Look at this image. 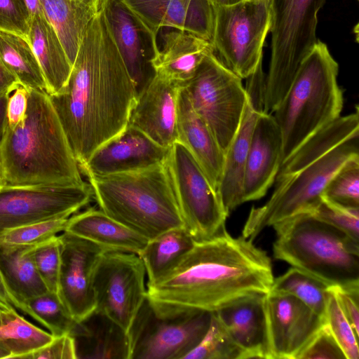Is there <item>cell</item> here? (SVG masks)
Returning a JSON list of instances; mask_svg holds the SVG:
<instances>
[{
	"mask_svg": "<svg viewBox=\"0 0 359 359\" xmlns=\"http://www.w3.org/2000/svg\"><path fill=\"white\" fill-rule=\"evenodd\" d=\"M48 95L80 170L97 148L127 126L136 91L100 0L67 82Z\"/></svg>",
	"mask_w": 359,
	"mask_h": 359,
	"instance_id": "6da1fadb",
	"label": "cell"
},
{
	"mask_svg": "<svg viewBox=\"0 0 359 359\" xmlns=\"http://www.w3.org/2000/svg\"><path fill=\"white\" fill-rule=\"evenodd\" d=\"M271 260L243 236L226 228L192 248L162 278L147 283V297L161 313L215 311L239 299L266 294L273 282Z\"/></svg>",
	"mask_w": 359,
	"mask_h": 359,
	"instance_id": "7a4b0ae2",
	"label": "cell"
},
{
	"mask_svg": "<svg viewBox=\"0 0 359 359\" xmlns=\"http://www.w3.org/2000/svg\"><path fill=\"white\" fill-rule=\"evenodd\" d=\"M0 166L6 185H69L84 182L48 94L28 89L24 118L6 126L0 140Z\"/></svg>",
	"mask_w": 359,
	"mask_h": 359,
	"instance_id": "3957f363",
	"label": "cell"
},
{
	"mask_svg": "<svg viewBox=\"0 0 359 359\" xmlns=\"http://www.w3.org/2000/svg\"><path fill=\"white\" fill-rule=\"evenodd\" d=\"M87 177L100 209L148 241L184 227L165 164Z\"/></svg>",
	"mask_w": 359,
	"mask_h": 359,
	"instance_id": "277c9868",
	"label": "cell"
},
{
	"mask_svg": "<svg viewBox=\"0 0 359 359\" xmlns=\"http://www.w3.org/2000/svg\"><path fill=\"white\" fill-rule=\"evenodd\" d=\"M338 72L327 46L318 40L272 114L282 137L281 164L310 136L341 116Z\"/></svg>",
	"mask_w": 359,
	"mask_h": 359,
	"instance_id": "5b68a950",
	"label": "cell"
},
{
	"mask_svg": "<svg viewBox=\"0 0 359 359\" xmlns=\"http://www.w3.org/2000/svg\"><path fill=\"white\" fill-rule=\"evenodd\" d=\"M273 256L329 286L359 287V242L302 213L272 226Z\"/></svg>",
	"mask_w": 359,
	"mask_h": 359,
	"instance_id": "8992f818",
	"label": "cell"
},
{
	"mask_svg": "<svg viewBox=\"0 0 359 359\" xmlns=\"http://www.w3.org/2000/svg\"><path fill=\"white\" fill-rule=\"evenodd\" d=\"M326 0H270L271 57L263 111L272 114L318 39V14Z\"/></svg>",
	"mask_w": 359,
	"mask_h": 359,
	"instance_id": "52a82bcc",
	"label": "cell"
},
{
	"mask_svg": "<svg viewBox=\"0 0 359 359\" xmlns=\"http://www.w3.org/2000/svg\"><path fill=\"white\" fill-rule=\"evenodd\" d=\"M355 158H359V135L344 141L296 173L276 182L269 201L261 207L251 208L242 236L253 241L266 227L299 214L310 213L334 174Z\"/></svg>",
	"mask_w": 359,
	"mask_h": 359,
	"instance_id": "ba28073f",
	"label": "cell"
},
{
	"mask_svg": "<svg viewBox=\"0 0 359 359\" xmlns=\"http://www.w3.org/2000/svg\"><path fill=\"white\" fill-rule=\"evenodd\" d=\"M182 87L225 154L241 123L248 101L242 79L209 53Z\"/></svg>",
	"mask_w": 359,
	"mask_h": 359,
	"instance_id": "9c48e42d",
	"label": "cell"
},
{
	"mask_svg": "<svg viewBox=\"0 0 359 359\" xmlns=\"http://www.w3.org/2000/svg\"><path fill=\"white\" fill-rule=\"evenodd\" d=\"M211 312H157L147 297L128 330L129 359H184L201 341Z\"/></svg>",
	"mask_w": 359,
	"mask_h": 359,
	"instance_id": "30bf717a",
	"label": "cell"
},
{
	"mask_svg": "<svg viewBox=\"0 0 359 359\" xmlns=\"http://www.w3.org/2000/svg\"><path fill=\"white\" fill-rule=\"evenodd\" d=\"M215 8L214 51L231 71L247 79L263 60L271 27L270 0H243Z\"/></svg>",
	"mask_w": 359,
	"mask_h": 359,
	"instance_id": "8fae6325",
	"label": "cell"
},
{
	"mask_svg": "<svg viewBox=\"0 0 359 359\" xmlns=\"http://www.w3.org/2000/svg\"><path fill=\"white\" fill-rule=\"evenodd\" d=\"M184 228L195 241L225 229L228 217L217 191L190 151L180 142L170 147L165 163Z\"/></svg>",
	"mask_w": 359,
	"mask_h": 359,
	"instance_id": "7c38bea8",
	"label": "cell"
},
{
	"mask_svg": "<svg viewBox=\"0 0 359 359\" xmlns=\"http://www.w3.org/2000/svg\"><path fill=\"white\" fill-rule=\"evenodd\" d=\"M85 182L69 185L0 187V238L7 231L57 218H69L91 200Z\"/></svg>",
	"mask_w": 359,
	"mask_h": 359,
	"instance_id": "4fadbf2b",
	"label": "cell"
},
{
	"mask_svg": "<svg viewBox=\"0 0 359 359\" xmlns=\"http://www.w3.org/2000/svg\"><path fill=\"white\" fill-rule=\"evenodd\" d=\"M145 276V267L137 254L105 252L94 272L95 309L128 332L146 297Z\"/></svg>",
	"mask_w": 359,
	"mask_h": 359,
	"instance_id": "5bb4252c",
	"label": "cell"
},
{
	"mask_svg": "<svg viewBox=\"0 0 359 359\" xmlns=\"http://www.w3.org/2000/svg\"><path fill=\"white\" fill-rule=\"evenodd\" d=\"M269 359H297L325 324L295 297L269 291L264 296Z\"/></svg>",
	"mask_w": 359,
	"mask_h": 359,
	"instance_id": "9a60e30c",
	"label": "cell"
},
{
	"mask_svg": "<svg viewBox=\"0 0 359 359\" xmlns=\"http://www.w3.org/2000/svg\"><path fill=\"white\" fill-rule=\"evenodd\" d=\"M59 238L57 294L74 319L80 322L95 309L94 272L102 255L109 250L66 231Z\"/></svg>",
	"mask_w": 359,
	"mask_h": 359,
	"instance_id": "2e32d148",
	"label": "cell"
},
{
	"mask_svg": "<svg viewBox=\"0 0 359 359\" xmlns=\"http://www.w3.org/2000/svg\"><path fill=\"white\" fill-rule=\"evenodd\" d=\"M100 5L137 97L156 75L151 60L158 46L122 0H100Z\"/></svg>",
	"mask_w": 359,
	"mask_h": 359,
	"instance_id": "e0dca14e",
	"label": "cell"
},
{
	"mask_svg": "<svg viewBox=\"0 0 359 359\" xmlns=\"http://www.w3.org/2000/svg\"><path fill=\"white\" fill-rule=\"evenodd\" d=\"M169 149L128 124L120 134L97 148L81 171L86 176L108 175L164 165Z\"/></svg>",
	"mask_w": 359,
	"mask_h": 359,
	"instance_id": "ac0fdd59",
	"label": "cell"
},
{
	"mask_svg": "<svg viewBox=\"0 0 359 359\" xmlns=\"http://www.w3.org/2000/svg\"><path fill=\"white\" fill-rule=\"evenodd\" d=\"M157 45L163 28H174L212 41L215 6L209 0H122Z\"/></svg>",
	"mask_w": 359,
	"mask_h": 359,
	"instance_id": "d6986e66",
	"label": "cell"
},
{
	"mask_svg": "<svg viewBox=\"0 0 359 359\" xmlns=\"http://www.w3.org/2000/svg\"><path fill=\"white\" fill-rule=\"evenodd\" d=\"M182 86L157 74L136 97L128 123L164 148L177 141V102Z\"/></svg>",
	"mask_w": 359,
	"mask_h": 359,
	"instance_id": "ffe728a7",
	"label": "cell"
},
{
	"mask_svg": "<svg viewBox=\"0 0 359 359\" xmlns=\"http://www.w3.org/2000/svg\"><path fill=\"white\" fill-rule=\"evenodd\" d=\"M282 137L273 114L260 111L252 133L245 163L243 202L262 198L281 165Z\"/></svg>",
	"mask_w": 359,
	"mask_h": 359,
	"instance_id": "44dd1931",
	"label": "cell"
},
{
	"mask_svg": "<svg viewBox=\"0 0 359 359\" xmlns=\"http://www.w3.org/2000/svg\"><path fill=\"white\" fill-rule=\"evenodd\" d=\"M265 294L247 296L213 311L241 350L242 359H269Z\"/></svg>",
	"mask_w": 359,
	"mask_h": 359,
	"instance_id": "7402d4cb",
	"label": "cell"
},
{
	"mask_svg": "<svg viewBox=\"0 0 359 359\" xmlns=\"http://www.w3.org/2000/svg\"><path fill=\"white\" fill-rule=\"evenodd\" d=\"M177 141L190 151L217 192L224 154L208 125L193 108L182 86L178 95Z\"/></svg>",
	"mask_w": 359,
	"mask_h": 359,
	"instance_id": "603a6c76",
	"label": "cell"
},
{
	"mask_svg": "<svg viewBox=\"0 0 359 359\" xmlns=\"http://www.w3.org/2000/svg\"><path fill=\"white\" fill-rule=\"evenodd\" d=\"M151 60L156 74L182 86L192 78L204 57L214 51L211 42L189 32L167 28ZM215 52V51H214Z\"/></svg>",
	"mask_w": 359,
	"mask_h": 359,
	"instance_id": "cb8c5ba5",
	"label": "cell"
},
{
	"mask_svg": "<svg viewBox=\"0 0 359 359\" xmlns=\"http://www.w3.org/2000/svg\"><path fill=\"white\" fill-rule=\"evenodd\" d=\"M260 111H263L262 101L248 95L241 123L224 154L217 194L228 216L243 203V187L245 163L252 133Z\"/></svg>",
	"mask_w": 359,
	"mask_h": 359,
	"instance_id": "d4e9b609",
	"label": "cell"
},
{
	"mask_svg": "<svg viewBox=\"0 0 359 359\" xmlns=\"http://www.w3.org/2000/svg\"><path fill=\"white\" fill-rule=\"evenodd\" d=\"M70 335L74 340L76 359H129L128 332L96 309L78 322Z\"/></svg>",
	"mask_w": 359,
	"mask_h": 359,
	"instance_id": "484cf974",
	"label": "cell"
},
{
	"mask_svg": "<svg viewBox=\"0 0 359 359\" xmlns=\"http://www.w3.org/2000/svg\"><path fill=\"white\" fill-rule=\"evenodd\" d=\"M34 248L0 241V275L13 306L22 311L28 299L48 291L35 265Z\"/></svg>",
	"mask_w": 359,
	"mask_h": 359,
	"instance_id": "4316f807",
	"label": "cell"
},
{
	"mask_svg": "<svg viewBox=\"0 0 359 359\" xmlns=\"http://www.w3.org/2000/svg\"><path fill=\"white\" fill-rule=\"evenodd\" d=\"M74 235L111 251L137 254L148 240L109 217L100 209L90 208L69 217L65 228Z\"/></svg>",
	"mask_w": 359,
	"mask_h": 359,
	"instance_id": "83f0119b",
	"label": "cell"
},
{
	"mask_svg": "<svg viewBox=\"0 0 359 359\" xmlns=\"http://www.w3.org/2000/svg\"><path fill=\"white\" fill-rule=\"evenodd\" d=\"M357 135H359L358 107L355 112L341 115L305 140L280 165L275 182L292 175L344 141Z\"/></svg>",
	"mask_w": 359,
	"mask_h": 359,
	"instance_id": "f1b7e54d",
	"label": "cell"
},
{
	"mask_svg": "<svg viewBox=\"0 0 359 359\" xmlns=\"http://www.w3.org/2000/svg\"><path fill=\"white\" fill-rule=\"evenodd\" d=\"M29 41L44 76L46 92L57 93L67 82L72 65L55 30L43 15L30 20Z\"/></svg>",
	"mask_w": 359,
	"mask_h": 359,
	"instance_id": "f546056e",
	"label": "cell"
},
{
	"mask_svg": "<svg viewBox=\"0 0 359 359\" xmlns=\"http://www.w3.org/2000/svg\"><path fill=\"white\" fill-rule=\"evenodd\" d=\"M73 65L83 33L99 8V0H39Z\"/></svg>",
	"mask_w": 359,
	"mask_h": 359,
	"instance_id": "4dcf8cb0",
	"label": "cell"
},
{
	"mask_svg": "<svg viewBox=\"0 0 359 359\" xmlns=\"http://www.w3.org/2000/svg\"><path fill=\"white\" fill-rule=\"evenodd\" d=\"M195 241L184 227L169 230L148 241L138 253L153 283L171 270L192 248Z\"/></svg>",
	"mask_w": 359,
	"mask_h": 359,
	"instance_id": "1f68e13d",
	"label": "cell"
},
{
	"mask_svg": "<svg viewBox=\"0 0 359 359\" xmlns=\"http://www.w3.org/2000/svg\"><path fill=\"white\" fill-rule=\"evenodd\" d=\"M0 60L20 84L27 89L46 91L41 68L28 40L0 30Z\"/></svg>",
	"mask_w": 359,
	"mask_h": 359,
	"instance_id": "d6a6232c",
	"label": "cell"
},
{
	"mask_svg": "<svg viewBox=\"0 0 359 359\" xmlns=\"http://www.w3.org/2000/svg\"><path fill=\"white\" fill-rule=\"evenodd\" d=\"M54 336L34 325L13 307L2 312L0 341L11 353L10 358H25L49 344Z\"/></svg>",
	"mask_w": 359,
	"mask_h": 359,
	"instance_id": "836d02e7",
	"label": "cell"
},
{
	"mask_svg": "<svg viewBox=\"0 0 359 359\" xmlns=\"http://www.w3.org/2000/svg\"><path fill=\"white\" fill-rule=\"evenodd\" d=\"M330 286L295 267L274 278L271 292L291 294L324 318Z\"/></svg>",
	"mask_w": 359,
	"mask_h": 359,
	"instance_id": "e575fe53",
	"label": "cell"
},
{
	"mask_svg": "<svg viewBox=\"0 0 359 359\" xmlns=\"http://www.w3.org/2000/svg\"><path fill=\"white\" fill-rule=\"evenodd\" d=\"M23 312L46 327L54 337L71 334L76 322L57 292L47 291L28 299Z\"/></svg>",
	"mask_w": 359,
	"mask_h": 359,
	"instance_id": "d590c367",
	"label": "cell"
},
{
	"mask_svg": "<svg viewBox=\"0 0 359 359\" xmlns=\"http://www.w3.org/2000/svg\"><path fill=\"white\" fill-rule=\"evenodd\" d=\"M184 359H242V353L215 315L201 341Z\"/></svg>",
	"mask_w": 359,
	"mask_h": 359,
	"instance_id": "8d00e7d4",
	"label": "cell"
},
{
	"mask_svg": "<svg viewBox=\"0 0 359 359\" xmlns=\"http://www.w3.org/2000/svg\"><path fill=\"white\" fill-rule=\"evenodd\" d=\"M324 320L346 359H358V335L344 315L331 287H329Z\"/></svg>",
	"mask_w": 359,
	"mask_h": 359,
	"instance_id": "74e56055",
	"label": "cell"
},
{
	"mask_svg": "<svg viewBox=\"0 0 359 359\" xmlns=\"http://www.w3.org/2000/svg\"><path fill=\"white\" fill-rule=\"evenodd\" d=\"M323 196L341 205L359 208V158L348 161L334 174Z\"/></svg>",
	"mask_w": 359,
	"mask_h": 359,
	"instance_id": "f35d334b",
	"label": "cell"
},
{
	"mask_svg": "<svg viewBox=\"0 0 359 359\" xmlns=\"http://www.w3.org/2000/svg\"><path fill=\"white\" fill-rule=\"evenodd\" d=\"M310 214L359 242V208L341 205L323 196Z\"/></svg>",
	"mask_w": 359,
	"mask_h": 359,
	"instance_id": "ab89813d",
	"label": "cell"
},
{
	"mask_svg": "<svg viewBox=\"0 0 359 359\" xmlns=\"http://www.w3.org/2000/svg\"><path fill=\"white\" fill-rule=\"evenodd\" d=\"M69 218H57L38 222L10 229L0 241L17 245H36L65 230Z\"/></svg>",
	"mask_w": 359,
	"mask_h": 359,
	"instance_id": "60d3db41",
	"label": "cell"
},
{
	"mask_svg": "<svg viewBox=\"0 0 359 359\" xmlns=\"http://www.w3.org/2000/svg\"><path fill=\"white\" fill-rule=\"evenodd\" d=\"M34 259L36 269L49 291L57 292L60 268V241L59 236L36 245Z\"/></svg>",
	"mask_w": 359,
	"mask_h": 359,
	"instance_id": "b9f144b4",
	"label": "cell"
},
{
	"mask_svg": "<svg viewBox=\"0 0 359 359\" xmlns=\"http://www.w3.org/2000/svg\"><path fill=\"white\" fill-rule=\"evenodd\" d=\"M0 30L29 41V18L20 0H0Z\"/></svg>",
	"mask_w": 359,
	"mask_h": 359,
	"instance_id": "7bdbcfd3",
	"label": "cell"
},
{
	"mask_svg": "<svg viewBox=\"0 0 359 359\" xmlns=\"http://www.w3.org/2000/svg\"><path fill=\"white\" fill-rule=\"evenodd\" d=\"M346 359L342 351L324 324L297 359Z\"/></svg>",
	"mask_w": 359,
	"mask_h": 359,
	"instance_id": "ee69618b",
	"label": "cell"
},
{
	"mask_svg": "<svg viewBox=\"0 0 359 359\" xmlns=\"http://www.w3.org/2000/svg\"><path fill=\"white\" fill-rule=\"evenodd\" d=\"M27 359H76L74 338L70 334L54 337L41 348L27 355Z\"/></svg>",
	"mask_w": 359,
	"mask_h": 359,
	"instance_id": "f6af8a7d",
	"label": "cell"
},
{
	"mask_svg": "<svg viewBox=\"0 0 359 359\" xmlns=\"http://www.w3.org/2000/svg\"><path fill=\"white\" fill-rule=\"evenodd\" d=\"M330 287L334 292L344 315L359 336V287Z\"/></svg>",
	"mask_w": 359,
	"mask_h": 359,
	"instance_id": "bcb514c9",
	"label": "cell"
},
{
	"mask_svg": "<svg viewBox=\"0 0 359 359\" xmlns=\"http://www.w3.org/2000/svg\"><path fill=\"white\" fill-rule=\"evenodd\" d=\"M28 100V89L18 84L10 94L7 104L6 126L14 129L24 118L26 113Z\"/></svg>",
	"mask_w": 359,
	"mask_h": 359,
	"instance_id": "7dc6e473",
	"label": "cell"
},
{
	"mask_svg": "<svg viewBox=\"0 0 359 359\" xmlns=\"http://www.w3.org/2000/svg\"><path fill=\"white\" fill-rule=\"evenodd\" d=\"M18 84L16 78L0 60V95L11 93Z\"/></svg>",
	"mask_w": 359,
	"mask_h": 359,
	"instance_id": "c3c4849f",
	"label": "cell"
},
{
	"mask_svg": "<svg viewBox=\"0 0 359 359\" xmlns=\"http://www.w3.org/2000/svg\"><path fill=\"white\" fill-rule=\"evenodd\" d=\"M10 94L5 93L0 95V140L7 124V104Z\"/></svg>",
	"mask_w": 359,
	"mask_h": 359,
	"instance_id": "681fc988",
	"label": "cell"
},
{
	"mask_svg": "<svg viewBox=\"0 0 359 359\" xmlns=\"http://www.w3.org/2000/svg\"><path fill=\"white\" fill-rule=\"evenodd\" d=\"M26 9L29 21L36 15H43V11L39 0H20Z\"/></svg>",
	"mask_w": 359,
	"mask_h": 359,
	"instance_id": "f907efd6",
	"label": "cell"
},
{
	"mask_svg": "<svg viewBox=\"0 0 359 359\" xmlns=\"http://www.w3.org/2000/svg\"><path fill=\"white\" fill-rule=\"evenodd\" d=\"M0 306L4 309L13 307L11 298L0 275Z\"/></svg>",
	"mask_w": 359,
	"mask_h": 359,
	"instance_id": "816d5d0a",
	"label": "cell"
},
{
	"mask_svg": "<svg viewBox=\"0 0 359 359\" xmlns=\"http://www.w3.org/2000/svg\"><path fill=\"white\" fill-rule=\"evenodd\" d=\"M214 6H225L238 3L243 0H209Z\"/></svg>",
	"mask_w": 359,
	"mask_h": 359,
	"instance_id": "f5cc1de1",
	"label": "cell"
},
{
	"mask_svg": "<svg viewBox=\"0 0 359 359\" xmlns=\"http://www.w3.org/2000/svg\"><path fill=\"white\" fill-rule=\"evenodd\" d=\"M11 353L5 345L0 341V358H10Z\"/></svg>",
	"mask_w": 359,
	"mask_h": 359,
	"instance_id": "db71d44e",
	"label": "cell"
},
{
	"mask_svg": "<svg viewBox=\"0 0 359 359\" xmlns=\"http://www.w3.org/2000/svg\"><path fill=\"white\" fill-rule=\"evenodd\" d=\"M6 185V182L4 178V173L0 166V187Z\"/></svg>",
	"mask_w": 359,
	"mask_h": 359,
	"instance_id": "11a10c76",
	"label": "cell"
},
{
	"mask_svg": "<svg viewBox=\"0 0 359 359\" xmlns=\"http://www.w3.org/2000/svg\"><path fill=\"white\" fill-rule=\"evenodd\" d=\"M4 309H4L0 306V326L1 325V323H2V312Z\"/></svg>",
	"mask_w": 359,
	"mask_h": 359,
	"instance_id": "9f6ffc18",
	"label": "cell"
}]
</instances>
